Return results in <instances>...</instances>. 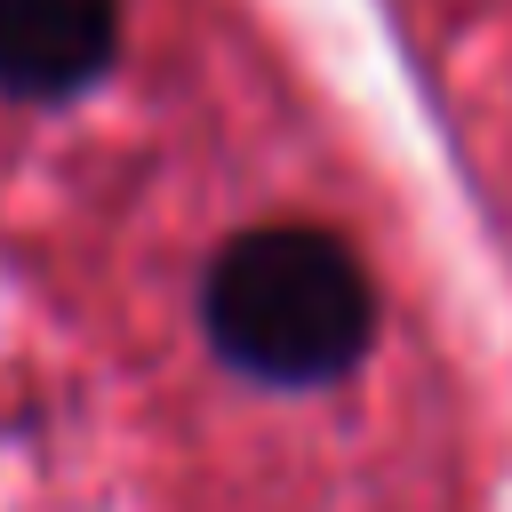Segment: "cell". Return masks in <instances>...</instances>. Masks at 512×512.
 Returning <instances> with one entry per match:
<instances>
[{
    "label": "cell",
    "instance_id": "obj_1",
    "mask_svg": "<svg viewBox=\"0 0 512 512\" xmlns=\"http://www.w3.org/2000/svg\"><path fill=\"white\" fill-rule=\"evenodd\" d=\"M200 320L224 368L256 384H328L368 352L376 296L360 256L328 224H256L216 248Z\"/></svg>",
    "mask_w": 512,
    "mask_h": 512
},
{
    "label": "cell",
    "instance_id": "obj_2",
    "mask_svg": "<svg viewBox=\"0 0 512 512\" xmlns=\"http://www.w3.org/2000/svg\"><path fill=\"white\" fill-rule=\"evenodd\" d=\"M120 0H0V96L48 104L112 64Z\"/></svg>",
    "mask_w": 512,
    "mask_h": 512
}]
</instances>
